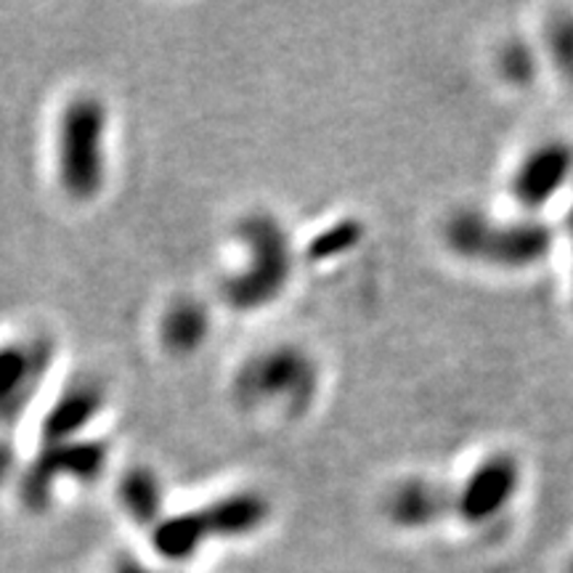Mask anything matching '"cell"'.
I'll return each mask as SVG.
<instances>
[{
  "instance_id": "6da1fadb",
  "label": "cell",
  "mask_w": 573,
  "mask_h": 573,
  "mask_svg": "<svg viewBox=\"0 0 573 573\" xmlns=\"http://www.w3.org/2000/svg\"><path fill=\"white\" fill-rule=\"evenodd\" d=\"M446 245L460 258L496 269H528L547 258L552 232L541 221L496 223L478 210H460L446 221Z\"/></svg>"
},
{
  "instance_id": "7a4b0ae2",
  "label": "cell",
  "mask_w": 573,
  "mask_h": 573,
  "mask_svg": "<svg viewBox=\"0 0 573 573\" xmlns=\"http://www.w3.org/2000/svg\"><path fill=\"white\" fill-rule=\"evenodd\" d=\"M247 247V266L223 282V301L237 311H258L279 301L292 273V247L282 223L255 213L239 223Z\"/></svg>"
},
{
  "instance_id": "3957f363",
  "label": "cell",
  "mask_w": 573,
  "mask_h": 573,
  "mask_svg": "<svg viewBox=\"0 0 573 573\" xmlns=\"http://www.w3.org/2000/svg\"><path fill=\"white\" fill-rule=\"evenodd\" d=\"M318 374L308 353L295 346H279L252 356L234 380V396L241 406H263L277 401L295 417L316 396Z\"/></svg>"
},
{
  "instance_id": "277c9868",
  "label": "cell",
  "mask_w": 573,
  "mask_h": 573,
  "mask_svg": "<svg viewBox=\"0 0 573 573\" xmlns=\"http://www.w3.org/2000/svg\"><path fill=\"white\" fill-rule=\"evenodd\" d=\"M104 131L106 112L93 96H80L61 114L56 142L59 178L75 200H91L104 183Z\"/></svg>"
},
{
  "instance_id": "5b68a950",
  "label": "cell",
  "mask_w": 573,
  "mask_h": 573,
  "mask_svg": "<svg viewBox=\"0 0 573 573\" xmlns=\"http://www.w3.org/2000/svg\"><path fill=\"white\" fill-rule=\"evenodd\" d=\"M520 486V468L515 457L494 454L481 462L462 483L454 507L468 524H486L509 505Z\"/></svg>"
},
{
  "instance_id": "8992f818",
  "label": "cell",
  "mask_w": 573,
  "mask_h": 573,
  "mask_svg": "<svg viewBox=\"0 0 573 573\" xmlns=\"http://www.w3.org/2000/svg\"><path fill=\"white\" fill-rule=\"evenodd\" d=\"M573 170V149L565 142H547L528 151L513 176V194L528 210L544 207Z\"/></svg>"
},
{
  "instance_id": "52a82bcc",
  "label": "cell",
  "mask_w": 573,
  "mask_h": 573,
  "mask_svg": "<svg viewBox=\"0 0 573 573\" xmlns=\"http://www.w3.org/2000/svg\"><path fill=\"white\" fill-rule=\"evenodd\" d=\"M200 515L202 524H205L207 539H237L255 533L266 524V518H269V502L255 492H237L215 499Z\"/></svg>"
},
{
  "instance_id": "ba28073f",
  "label": "cell",
  "mask_w": 573,
  "mask_h": 573,
  "mask_svg": "<svg viewBox=\"0 0 573 573\" xmlns=\"http://www.w3.org/2000/svg\"><path fill=\"white\" fill-rule=\"evenodd\" d=\"M449 496L441 486L430 481H406L393 492L391 502H387V515L393 524L406 528L428 526L438 515L446 513Z\"/></svg>"
},
{
  "instance_id": "9c48e42d",
  "label": "cell",
  "mask_w": 573,
  "mask_h": 573,
  "mask_svg": "<svg viewBox=\"0 0 573 573\" xmlns=\"http://www.w3.org/2000/svg\"><path fill=\"white\" fill-rule=\"evenodd\" d=\"M210 335V318L205 305L196 301H176L159 322L162 346L173 353H194Z\"/></svg>"
},
{
  "instance_id": "30bf717a",
  "label": "cell",
  "mask_w": 573,
  "mask_h": 573,
  "mask_svg": "<svg viewBox=\"0 0 573 573\" xmlns=\"http://www.w3.org/2000/svg\"><path fill=\"white\" fill-rule=\"evenodd\" d=\"M207 539L205 524H202L200 513H183L173 518L159 520L155 528V547L162 558L170 560H187L194 555Z\"/></svg>"
},
{
  "instance_id": "8fae6325",
  "label": "cell",
  "mask_w": 573,
  "mask_h": 573,
  "mask_svg": "<svg viewBox=\"0 0 573 573\" xmlns=\"http://www.w3.org/2000/svg\"><path fill=\"white\" fill-rule=\"evenodd\" d=\"M120 499L136 524H157L159 513H162V486H159L157 475L146 468H136L123 475Z\"/></svg>"
},
{
  "instance_id": "7c38bea8",
  "label": "cell",
  "mask_w": 573,
  "mask_h": 573,
  "mask_svg": "<svg viewBox=\"0 0 573 573\" xmlns=\"http://www.w3.org/2000/svg\"><path fill=\"white\" fill-rule=\"evenodd\" d=\"M361 239H364V226H361L359 221L353 218L335 221L333 226L318 232L316 237L308 241V247H305V258H308L311 263H327V260L340 258V255L353 250Z\"/></svg>"
},
{
  "instance_id": "4fadbf2b",
  "label": "cell",
  "mask_w": 573,
  "mask_h": 573,
  "mask_svg": "<svg viewBox=\"0 0 573 573\" xmlns=\"http://www.w3.org/2000/svg\"><path fill=\"white\" fill-rule=\"evenodd\" d=\"M99 406L101 396L96 387H78L61 401V406L50 417V428H54L56 436H72L80 425H86L99 412Z\"/></svg>"
},
{
  "instance_id": "5bb4252c",
  "label": "cell",
  "mask_w": 573,
  "mask_h": 573,
  "mask_svg": "<svg viewBox=\"0 0 573 573\" xmlns=\"http://www.w3.org/2000/svg\"><path fill=\"white\" fill-rule=\"evenodd\" d=\"M499 69L509 82L526 86V82L537 78V56H533V50L524 41H513L502 48Z\"/></svg>"
},
{
  "instance_id": "9a60e30c",
  "label": "cell",
  "mask_w": 573,
  "mask_h": 573,
  "mask_svg": "<svg viewBox=\"0 0 573 573\" xmlns=\"http://www.w3.org/2000/svg\"><path fill=\"white\" fill-rule=\"evenodd\" d=\"M547 43H550V54L552 59H555L560 72L573 80V16H563L550 22Z\"/></svg>"
},
{
  "instance_id": "2e32d148",
  "label": "cell",
  "mask_w": 573,
  "mask_h": 573,
  "mask_svg": "<svg viewBox=\"0 0 573 573\" xmlns=\"http://www.w3.org/2000/svg\"><path fill=\"white\" fill-rule=\"evenodd\" d=\"M114 573H149V571H146L144 565H138L136 560H123V563L114 569Z\"/></svg>"
},
{
  "instance_id": "e0dca14e",
  "label": "cell",
  "mask_w": 573,
  "mask_h": 573,
  "mask_svg": "<svg viewBox=\"0 0 573 573\" xmlns=\"http://www.w3.org/2000/svg\"><path fill=\"white\" fill-rule=\"evenodd\" d=\"M569 234H571V245H573V210H571V215H569Z\"/></svg>"
}]
</instances>
